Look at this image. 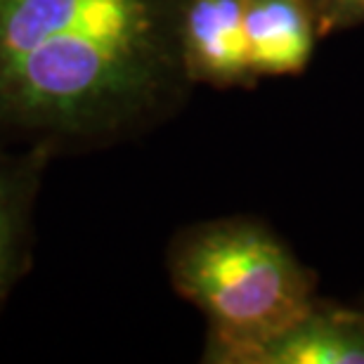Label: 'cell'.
<instances>
[{
	"label": "cell",
	"mask_w": 364,
	"mask_h": 364,
	"mask_svg": "<svg viewBox=\"0 0 364 364\" xmlns=\"http://www.w3.org/2000/svg\"><path fill=\"white\" fill-rule=\"evenodd\" d=\"M246 362L267 364H364V336L346 324L308 317L296 329L270 341Z\"/></svg>",
	"instance_id": "6"
},
{
	"label": "cell",
	"mask_w": 364,
	"mask_h": 364,
	"mask_svg": "<svg viewBox=\"0 0 364 364\" xmlns=\"http://www.w3.org/2000/svg\"><path fill=\"white\" fill-rule=\"evenodd\" d=\"M178 291L206 312L220 355L249 360L310 317L301 272L279 244L256 230L208 228L171 256Z\"/></svg>",
	"instance_id": "2"
},
{
	"label": "cell",
	"mask_w": 364,
	"mask_h": 364,
	"mask_svg": "<svg viewBox=\"0 0 364 364\" xmlns=\"http://www.w3.org/2000/svg\"><path fill=\"white\" fill-rule=\"evenodd\" d=\"M246 0H187L180 12V46L187 74L235 78L249 71Z\"/></svg>",
	"instance_id": "4"
},
{
	"label": "cell",
	"mask_w": 364,
	"mask_h": 364,
	"mask_svg": "<svg viewBox=\"0 0 364 364\" xmlns=\"http://www.w3.org/2000/svg\"><path fill=\"white\" fill-rule=\"evenodd\" d=\"M46 147L0 144V319L33 267L38 244V199L55 161Z\"/></svg>",
	"instance_id": "3"
},
{
	"label": "cell",
	"mask_w": 364,
	"mask_h": 364,
	"mask_svg": "<svg viewBox=\"0 0 364 364\" xmlns=\"http://www.w3.org/2000/svg\"><path fill=\"white\" fill-rule=\"evenodd\" d=\"M244 21L249 71L294 74L305 67L312 33L296 0H246Z\"/></svg>",
	"instance_id": "5"
},
{
	"label": "cell",
	"mask_w": 364,
	"mask_h": 364,
	"mask_svg": "<svg viewBox=\"0 0 364 364\" xmlns=\"http://www.w3.org/2000/svg\"><path fill=\"white\" fill-rule=\"evenodd\" d=\"M171 14L168 0H0V144L60 156L147 109L185 69Z\"/></svg>",
	"instance_id": "1"
},
{
	"label": "cell",
	"mask_w": 364,
	"mask_h": 364,
	"mask_svg": "<svg viewBox=\"0 0 364 364\" xmlns=\"http://www.w3.org/2000/svg\"><path fill=\"white\" fill-rule=\"evenodd\" d=\"M348 3H353V5H358V7H364V0H348Z\"/></svg>",
	"instance_id": "7"
}]
</instances>
